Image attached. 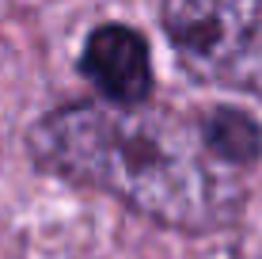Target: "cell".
I'll list each match as a JSON object with an SVG mask.
<instances>
[{"instance_id": "obj_1", "label": "cell", "mask_w": 262, "mask_h": 259, "mask_svg": "<svg viewBox=\"0 0 262 259\" xmlns=\"http://www.w3.org/2000/svg\"><path fill=\"white\" fill-rule=\"evenodd\" d=\"M27 149L42 168L183 233L228 225L243 202V172L213 153L202 114L76 103L46 114Z\"/></svg>"}, {"instance_id": "obj_2", "label": "cell", "mask_w": 262, "mask_h": 259, "mask_svg": "<svg viewBox=\"0 0 262 259\" xmlns=\"http://www.w3.org/2000/svg\"><path fill=\"white\" fill-rule=\"evenodd\" d=\"M164 31L190 76L262 92V0H164Z\"/></svg>"}, {"instance_id": "obj_3", "label": "cell", "mask_w": 262, "mask_h": 259, "mask_svg": "<svg viewBox=\"0 0 262 259\" xmlns=\"http://www.w3.org/2000/svg\"><path fill=\"white\" fill-rule=\"evenodd\" d=\"M84 76L95 80V88L118 107H144L152 95V61L148 46L133 27L103 23L88 34L84 57H80Z\"/></svg>"}, {"instance_id": "obj_4", "label": "cell", "mask_w": 262, "mask_h": 259, "mask_svg": "<svg viewBox=\"0 0 262 259\" xmlns=\"http://www.w3.org/2000/svg\"><path fill=\"white\" fill-rule=\"evenodd\" d=\"M202 130H205V137H209L213 153L221 156L224 164H232L236 172H247L262 153V130L243 111H232V107L205 111Z\"/></svg>"}]
</instances>
